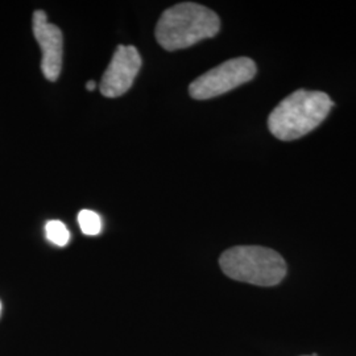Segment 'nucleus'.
Wrapping results in <instances>:
<instances>
[{"label":"nucleus","instance_id":"obj_1","mask_svg":"<svg viewBox=\"0 0 356 356\" xmlns=\"http://www.w3.org/2000/svg\"><path fill=\"white\" fill-rule=\"evenodd\" d=\"M220 29L219 16L198 3H178L163 13L156 26V40L165 51L191 48L216 36Z\"/></svg>","mask_w":356,"mask_h":356},{"label":"nucleus","instance_id":"obj_2","mask_svg":"<svg viewBox=\"0 0 356 356\" xmlns=\"http://www.w3.org/2000/svg\"><path fill=\"white\" fill-rule=\"evenodd\" d=\"M334 103L322 91L297 90L268 118V128L279 140H297L312 132L326 119Z\"/></svg>","mask_w":356,"mask_h":356},{"label":"nucleus","instance_id":"obj_3","mask_svg":"<svg viewBox=\"0 0 356 356\" xmlns=\"http://www.w3.org/2000/svg\"><path fill=\"white\" fill-rule=\"evenodd\" d=\"M219 266L232 280L259 286H273L286 275V264L280 254L259 245H238L225 251Z\"/></svg>","mask_w":356,"mask_h":356},{"label":"nucleus","instance_id":"obj_4","mask_svg":"<svg viewBox=\"0 0 356 356\" xmlns=\"http://www.w3.org/2000/svg\"><path fill=\"white\" fill-rule=\"evenodd\" d=\"M256 72L257 67L251 58H232L194 79L189 86V94L197 101L211 99L250 82Z\"/></svg>","mask_w":356,"mask_h":356},{"label":"nucleus","instance_id":"obj_5","mask_svg":"<svg viewBox=\"0 0 356 356\" xmlns=\"http://www.w3.org/2000/svg\"><path fill=\"white\" fill-rule=\"evenodd\" d=\"M140 53L132 45H119L107 66L101 82V92L106 98L126 94L140 72Z\"/></svg>","mask_w":356,"mask_h":356},{"label":"nucleus","instance_id":"obj_6","mask_svg":"<svg viewBox=\"0 0 356 356\" xmlns=\"http://www.w3.org/2000/svg\"><path fill=\"white\" fill-rule=\"evenodd\" d=\"M32 29L41 48V70L48 81H57L63 69L64 36L61 29L49 23L48 15L38 10L33 13Z\"/></svg>","mask_w":356,"mask_h":356},{"label":"nucleus","instance_id":"obj_7","mask_svg":"<svg viewBox=\"0 0 356 356\" xmlns=\"http://www.w3.org/2000/svg\"><path fill=\"white\" fill-rule=\"evenodd\" d=\"M78 223L88 236H97L102 232V218L92 210H82L78 214Z\"/></svg>","mask_w":356,"mask_h":356},{"label":"nucleus","instance_id":"obj_8","mask_svg":"<svg viewBox=\"0 0 356 356\" xmlns=\"http://www.w3.org/2000/svg\"><path fill=\"white\" fill-rule=\"evenodd\" d=\"M45 235L47 239L57 247H65L70 242V232L61 220H49L45 225Z\"/></svg>","mask_w":356,"mask_h":356},{"label":"nucleus","instance_id":"obj_9","mask_svg":"<svg viewBox=\"0 0 356 356\" xmlns=\"http://www.w3.org/2000/svg\"><path fill=\"white\" fill-rule=\"evenodd\" d=\"M95 88H97V83H95V81H92V79L86 83V89L89 90V91H92Z\"/></svg>","mask_w":356,"mask_h":356},{"label":"nucleus","instance_id":"obj_10","mask_svg":"<svg viewBox=\"0 0 356 356\" xmlns=\"http://www.w3.org/2000/svg\"><path fill=\"white\" fill-rule=\"evenodd\" d=\"M0 313H1V304H0Z\"/></svg>","mask_w":356,"mask_h":356}]
</instances>
